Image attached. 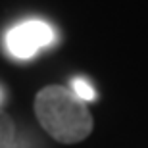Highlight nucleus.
<instances>
[{
	"instance_id": "7ed1b4c3",
	"label": "nucleus",
	"mask_w": 148,
	"mask_h": 148,
	"mask_svg": "<svg viewBox=\"0 0 148 148\" xmlns=\"http://www.w3.org/2000/svg\"><path fill=\"white\" fill-rule=\"evenodd\" d=\"M16 144V125L6 112L0 110V148H14Z\"/></svg>"
},
{
	"instance_id": "f257e3e1",
	"label": "nucleus",
	"mask_w": 148,
	"mask_h": 148,
	"mask_svg": "<svg viewBox=\"0 0 148 148\" xmlns=\"http://www.w3.org/2000/svg\"><path fill=\"white\" fill-rule=\"evenodd\" d=\"M35 115L50 137L64 144L81 143L92 131V115L71 88L50 85L35 96Z\"/></svg>"
},
{
	"instance_id": "20e7f679",
	"label": "nucleus",
	"mask_w": 148,
	"mask_h": 148,
	"mask_svg": "<svg viewBox=\"0 0 148 148\" xmlns=\"http://www.w3.org/2000/svg\"><path fill=\"white\" fill-rule=\"evenodd\" d=\"M71 92L75 94L77 98H81L85 104L96 100V90L90 85V81L85 79V77H73L71 79Z\"/></svg>"
},
{
	"instance_id": "39448f33",
	"label": "nucleus",
	"mask_w": 148,
	"mask_h": 148,
	"mask_svg": "<svg viewBox=\"0 0 148 148\" xmlns=\"http://www.w3.org/2000/svg\"><path fill=\"white\" fill-rule=\"evenodd\" d=\"M2 102H4V90L0 88V104H2Z\"/></svg>"
},
{
	"instance_id": "f03ea898",
	"label": "nucleus",
	"mask_w": 148,
	"mask_h": 148,
	"mask_svg": "<svg viewBox=\"0 0 148 148\" xmlns=\"http://www.w3.org/2000/svg\"><path fill=\"white\" fill-rule=\"evenodd\" d=\"M56 40V31L42 19H27L6 33V50L17 60H29Z\"/></svg>"
}]
</instances>
